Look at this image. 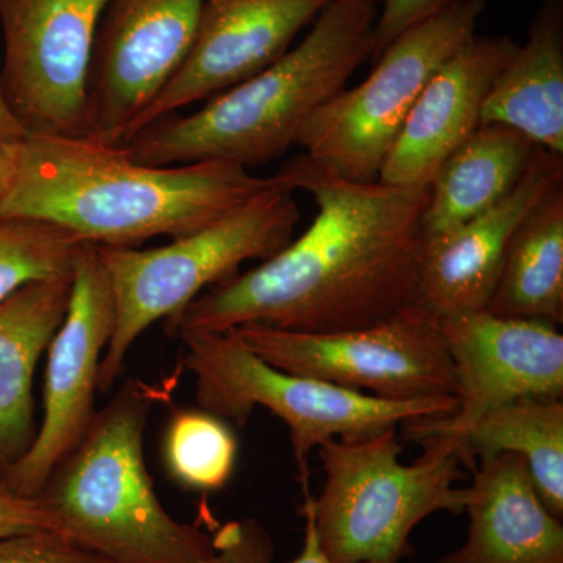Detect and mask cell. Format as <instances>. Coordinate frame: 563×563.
<instances>
[{"label": "cell", "mask_w": 563, "mask_h": 563, "mask_svg": "<svg viewBox=\"0 0 563 563\" xmlns=\"http://www.w3.org/2000/svg\"><path fill=\"white\" fill-rule=\"evenodd\" d=\"M402 463L396 428L318 448L324 485L314 498L303 487L321 550L336 563H399L412 555L413 529L433 514H465L468 487L450 444H421Z\"/></svg>", "instance_id": "cell-5"}, {"label": "cell", "mask_w": 563, "mask_h": 563, "mask_svg": "<svg viewBox=\"0 0 563 563\" xmlns=\"http://www.w3.org/2000/svg\"><path fill=\"white\" fill-rule=\"evenodd\" d=\"M276 177L313 199L312 224L268 261L199 295L165 322L169 335L244 324L350 331L417 303L429 187L343 179L306 154L285 162Z\"/></svg>", "instance_id": "cell-1"}, {"label": "cell", "mask_w": 563, "mask_h": 563, "mask_svg": "<svg viewBox=\"0 0 563 563\" xmlns=\"http://www.w3.org/2000/svg\"><path fill=\"white\" fill-rule=\"evenodd\" d=\"M114 298L98 244L84 243L68 309L47 346L43 420L27 453L3 483L18 495L36 498L52 470L81 442L95 415V395L103 354L113 335Z\"/></svg>", "instance_id": "cell-12"}, {"label": "cell", "mask_w": 563, "mask_h": 563, "mask_svg": "<svg viewBox=\"0 0 563 563\" xmlns=\"http://www.w3.org/2000/svg\"><path fill=\"white\" fill-rule=\"evenodd\" d=\"M199 409L246 428L255 407L284 421L303 487L309 457L332 440L361 439L418 418L453 413L455 398L391 401L276 368L233 331L181 336Z\"/></svg>", "instance_id": "cell-7"}, {"label": "cell", "mask_w": 563, "mask_h": 563, "mask_svg": "<svg viewBox=\"0 0 563 563\" xmlns=\"http://www.w3.org/2000/svg\"><path fill=\"white\" fill-rule=\"evenodd\" d=\"M440 320L454 365L457 407L444 417L404 422L407 440L455 450L463 433L495 410L525 399H562L563 335L558 325L487 310Z\"/></svg>", "instance_id": "cell-11"}, {"label": "cell", "mask_w": 563, "mask_h": 563, "mask_svg": "<svg viewBox=\"0 0 563 563\" xmlns=\"http://www.w3.org/2000/svg\"><path fill=\"white\" fill-rule=\"evenodd\" d=\"M165 472L187 490L211 493L225 487L235 473L239 440L228 421L202 409H179L163 433Z\"/></svg>", "instance_id": "cell-23"}, {"label": "cell", "mask_w": 563, "mask_h": 563, "mask_svg": "<svg viewBox=\"0 0 563 563\" xmlns=\"http://www.w3.org/2000/svg\"><path fill=\"white\" fill-rule=\"evenodd\" d=\"M14 146L7 141L0 140V202L9 190L11 177L14 172Z\"/></svg>", "instance_id": "cell-30"}, {"label": "cell", "mask_w": 563, "mask_h": 563, "mask_svg": "<svg viewBox=\"0 0 563 563\" xmlns=\"http://www.w3.org/2000/svg\"><path fill=\"white\" fill-rule=\"evenodd\" d=\"M518 44L510 36L474 35L440 66L393 144L379 181L429 187L440 166L481 124L485 99Z\"/></svg>", "instance_id": "cell-16"}, {"label": "cell", "mask_w": 563, "mask_h": 563, "mask_svg": "<svg viewBox=\"0 0 563 563\" xmlns=\"http://www.w3.org/2000/svg\"><path fill=\"white\" fill-rule=\"evenodd\" d=\"M487 312L517 320L563 322V181L518 225Z\"/></svg>", "instance_id": "cell-21"}, {"label": "cell", "mask_w": 563, "mask_h": 563, "mask_svg": "<svg viewBox=\"0 0 563 563\" xmlns=\"http://www.w3.org/2000/svg\"><path fill=\"white\" fill-rule=\"evenodd\" d=\"M70 276L33 282L0 303V479L35 440L33 380L68 309Z\"/></svg>", "instance_id": "cell-18"}, {"label": "cell", "mask_w": 563, "mask_h": 563, "mask_svg": "<svg viewBox=\"0 0 563 563\" xmlns=\"http://www.w3.org/2000/svg\"><path fill=\"white\" fill-rule=\"evenodd\" d=\"M110 0H0V95L25 136L85 139L96 33Z\"/></svg>", "instance_id": "cell-10"}, {"label": "cell", "mask_w": 563, "mask_h": 563, "mask_svg": "<svg viewBox=\"0 0 563 563\" xmlns=\"http://www.w3.org/2000/svg\"><path fill=\"white\" fill-rule=\"evenodd\" d=\"M299 512H301L303 521H306V528H303V543L301 553L296 555V558L288 563H336L333 562L331 558H328V554L321 550L317 531H314L312 510H310L309 499H307L306 495H303V501Z\"/></svg>", "instance_id": "cell-29"}, {"label": "cell", "mask_w": 563, "mask_h": 563, "mask_svg": "<svg viewBox=\"0 0 563 563\" xmlns=\"http://www.w3.org/2000/svg\"><path fill=\"white\" fill-rule=\"evenodd\" d=\"M465 542L439 563H563V526L544 506L520 455L474 465Z\"/></svg>", "instance_id": "cell-17"}, {"label": "cell", "mask_w": 563, "mask_h": 563, "mask_svg": "<svg viewBox=\"0 0 563 563\" xmlns=\"http://www.w3.org/2000/svg\"><path fill=\"white\" fill-rule=\"evenodd\" d=\"M0 563H114L70 542L60 532L18 533L0 539Z\"/></svg>", "instance_id": "cell-25"}, {"label": "cell", "mask_w": 563, "mask_h": 563, "mask_svg": "<svg viewBox=\"0 0 563 563\" xmlns=\"http://www.w3.org/2000/svg\"><path fill=\"white\" fill-rule=\"evenodd\" d=\"M373 2H377V0H373Z\"/></svg>", "instance_id": "cell-32"}, {"label": "cell", "mask_w": 563, "mask_h": 563, "mask_svg": "<svg viewBox=\"0 0 563 563\" xmlns=\"http://www.w3.org/2000/svg\"><path fill=\"white\" fill-rule=\"evenodd\" d=\"M373 0H332L298 46L251 79L133 133L120 147L152 166L222 162L251 169L287 154L310 117L372 58Z\"/></svg>", "instance_id": "cell-3"}, {"label": "cell", "mask_w": 563, "mask_h": 563, "mask_svg": "<svg viewBox=\"0 0 563 563\" xmlns=\"http://www.w3.org/2000/svg\"><path fill=\"white\" fill-rule=\"evenodd\" d=\"M276 184L222 162L152 166L120 146L25 136L0 217L60 225L81 242L135 247L198 231Z\"/></svg>", "instance_id": "cell-2"}, {"label": "cell", "mask_w": 563, "mask_h": 563, "mask_svg": "<svg viewBox=\"0 0 563 563\" xmlns=\"http://www.w3.org/2000/svg\"><path fill=\"white\" fill-rule=\"evenodd\" d=\"M483 122L523 133L537 147L563 155V3L544 0L485 99Z\"/></svg>", "instance_id": "cell-19"}, {"label": "cell", "mask_w": 563, "mask_h": 563, "mask_svg": "<svg viewBox=\"0 0 563 563\" xmlns=\"http://www.w3.org/2000/svg\"><path fill=\"white\" fill-rule=\"evenodd\" d=\"M484 5L485 0H450L401 33L361 85L314 111L299 135L303 154L343 179L379 180L415 102L440 66L476 33Z\"/></svg>", "instance_id": "cell-8"}, {"label": "cell", "mask_w": 563, "mask_h": 563, "mask_svg": "<svg viewBox=\"0 0 563 563\" xmlns=\"http://www.w3.org/2000/svg\"><path fill=\"white\" fill-rule=\"evenodd\" d=\"M455 451L472 470L481 459L501 453L520 455L544 506L562 520V399H525L495 410L463 433Z\"/></svg>", "instance_id": "cell-22"}, {"label": "cell", "mask_w": 563, "mask_h": 563, "mask_svg": "<svg viewBox=\"0 0 563 563\" xmlns=\"http://www.w3.org/2000/svg\"><path fill=\"white\" fill-rule=\"evenodd\" d=\"M331 2L202 0L187 57L133 124L129 139L152 122L179 113L192 103L209 101L272 66Z\"/></svg>", "instance_id": "cell-14"}, {"label": "cell", "mask_w": 563, "mask_h": 563, "mask_svg": "<svg viewBox=\"0 0 563 563\" xmlns=\"http://www.w3.org/2000/svg\"><path fill=\"white\" fill-rule=\"evenodd\" d=\"M562 181L563 155L539 147L506 198L457 228L424 239L417 306L439 318L485 310L515 231Z\"/></svg>", "instance_id": "cell-15"}, {"label": "cell", "mask_w": 563, "mask_h": 563, "mask_svg": "<svg viewBox=\"0 0 563 563\" xmlns=\"http://www.w3.org/2000/svg\"><path fill=\"white\" fill-rule=\"evenodd\" d=\"M84 243L52 222L0 217V303L33 282L70 276Z\"/></svg>", "instance_id": "cell-24"}, {"label": "cell", "mask_w": 563, "mask_h": 563, "mask_svg": "<svg viewBox=\"0 0 563 563\" xmlns=\"http://www.w3.org/2000/svg\"><path fill=\"white\" fill-rule=\"evenodd\" d=\"M213 554L206 563H276L272 533L257 518L220 526L211 536Z\"/></svg>", "instance_id": "cell-26"}, {"label": "cell", "mask_w": 563, "mask_h": 563, "mask_svg": "<svg viewBox=\"0 0 563 563\" xmlns=\"http://www.w3.org/2000/svg\"><path fill=\"white\" fill-rule=\"evenodd\" d=\"M448 2L450 0H383V10L377 13L374 25L372 60H376L407 29L431 16Z\"/></svg>", "instance_id": "cell-27"}, {"label": "cell", "mask_w": 563, "mask_h": 563, "mask_svg": "<svg viewBox=\"0 0 563 563\" xmlns=\"http://www.w3.org/2000/svg\"><path fill=\"white\" fill-rule=\"evenodd\" d=\"M539 147L507 125L483 122L440 166L429 184L424 239L492 209L525 176Z\"/></svg>", "instance_id": "cell-20"}, {"label": "cell", "mask_w": 563, "mask_h": 563, "mask_svg": "<svg viewBox=\"0 0 563 563\" xmlns=\"http://www.w3.org/2000/svg\"><path fill=\"white\" fill-rule=\"evenodd\" d=\"M24 139V131H22L21 125L18 124L16 120L11 117L5 102H3L2 95H0V140L14 144L20 143V141Z\"/></svg>", "instance_id": "cell-31"}, {"label": "cell", "mask_w": 563, "mask_h": 563, "mask_svg": "<svg viewBox=\"0 0 563 563\" xmlns=\"http://www.w3.org/2000/svg\"><path fill=\"white\" fill-rule=\"evenodd\" d=\"M38 531L58 532L38 499L18 495L0 479V539Z\"/></svg>", "instance_id": "cell-28"}, {"label": "cell", "mask_w": 563, "mask_h": 563, "mask_svg": "<svg viewBox=\"0 0 563 563\" xmlns=\"http://www.w3.org/2000/svg\"><path fill=\"white\" fill-rule=\"evenodd\" d=\"M202 0H110L88 77L87 135L121 146L190 49Z\"/></svg>", "instance_id": "cell-13"}, {"label": "cell", "mask_w": 563, "mask_h": 563, "mask_svg": "<svg viewBox=\"0 0 563 563\" xmlns=\"http://www.w3.org/2000/svg\"><path fill=\"white\" fill-rule=\"evenodd\" d=\"M299 220L295 191L276 177V184L220 220L163 246L98 244L114 298L113 335L103 354L98 391H110L117 384L141 333L154 322L179 317L203 291L239 274L244 262L268 261L284 250L295 239Z\"/></svg>", "instance_id": "cell-6"}, {"label": "cell", "mask_w": 563, "mask_h": 563, "mask_svg": "<svg viewBox=\"0 0 563 563\" xmlns=\"http://www.w3.org/2000/svg\"><path fill=\"white\" fill-rule=\"evenodd\" d=\"M155 393L128 380L49 474L41 506L57 531L114 563H206L211 536L163 507L144 457Z\"/></svg>", "instance_id": "cell-4"}, {"label": "cell", "mask_w": 563, "mask_h": 563, "mask_svg": "<svg viewBox=\"0 0 563 563\" xmlns=\"http://www.w3.org/2000/svg\"><path fill=\"white\" fill-rule=\"evenodd\" d=\"M231 331L276 368L347 390L391 401L457 396L442 320L417 303L350 331L301 332L268 324Z\"/></svg>", "instance_id": "cell-9"}]
</instances>
